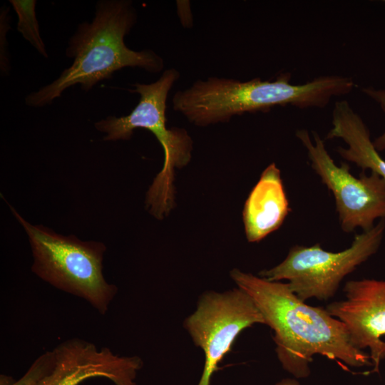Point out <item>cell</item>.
Masks as SVG:
<instances>
[{
  "label": "cell",
  "mask_w": 385,
  "mask_h": 385,
  "mask_svg": "<svg viewBox=\"0 0 385 385\" xmlns=\"http://www.w3.org/2000/svg\"><path fill=\"white\" fill-rule=\"evenodd\" d=\"M274 332L276 354L282 368L296 379L310 374L313 356L321 355L351 367L372 365L369 354L351 342L346 327L322 307L300 299L287 283L270 281L237 269L230 272Z\"/></svg>",
  "instance_id": "obj_1"
},
{
  "label": "cell",
  "mask_w": 385,
  "mask_h": 385,
  "mask_svg": "<svg viewBox=\"0 0 385 385\" xmlns=\"http://www.w3.org/2000/svg\"><path fill=\"white\" fill-rule=\"evenodd\" d=\"M291 78L288 72L279 74L274 81L208 77L176 92L173 108L191 123L207 126L227 122L237 115L268 112L277 106L322 108L333 98L350 93L356 86L351 77L337 75L318 76L302 84H293Z\"/></svg>",
  "instance_id": "obj_2"
},
{
  "label": "cell",
  "mask_w": 385,
  "mask_h": 385,
  "mask_svg": "<svg viewBox=\"0 0 385 385\" xmlns=\"http://www.w3.org/2000/svg\"><path fill=\"white\" fill-rule=\"evenodd\" d=\"M137 19L131 1H98L91 22L78 24L69 38L66 56L73 59L71 65L53 82L28 94L26 105L31 108L50 105L76 84L88 91L123 68H140L153 73L163 71L164 61L155 52L150 49L133 51L125 43V36Z\"/></svg>",
  "instance_id": "obj_3"
},
{
  "label": "cell",
  "mask_w": 385,
  "mask_h": 385,
  "mask_svg": "<svg viewBox=\"0 0 385 385\" xmlns=\"http://www.w3.org/2000/svg\"><path fill=\"white\" fill-rule=\"evenodd\" d=\"M175 68L165 70L150 83H135L130 90L140 96L131 112L124 116L114 115L97 121L94 126L106 133L103 140H129L133 130L144 128L152 132L164 151V164L146 195V207L158 219H163L174 206V171L188 163L191 158L192 140L184 128L166 126V101L168 93L179 79Z\"/></svg>",
  "instance_id": "obj_4"
},
{
  "label": "cell",
  "mask_w": 385,
  "mask_h": 385,
  "mask_svg": "<svg viewBox=\"0 0 385 385\" xmlns=\"http://www.w3.org/2000/svg\"><path fill=\"white\" fill-rule=\"evenodd\" d=\"M10 207L29 236L34 257L32 272L54 287L83 299L101 314H106L118 292V287L108 282L103 274L106 245L32 225Z\"/></svg>",
  "instance_id": "obj_5"
},
{
  "label": "cell",
  "mask_w": 385,
  "mask_h": 385,
  "mask_svg": "<svg viewBox=\"0 0 385 385\" xmlns=\"http://www.w3.org/2000/svg\"><path fill=\"white\" fill-rule=\"evenodd\" d=\"M384 230L385 220H380L371 229L356 234L350 247L337 252L324 250L319 243L294 245L281 263L261 271L259 276L270 281L287 280L292 292L302 301L328 300L346 276L378 251Z\"/></svg>",
  "instance_id": "obj_6"
},
{
  "label": "cell",
  "mask_w": 385,
  "mask_h": 385,
  "mask_svg": "<svg viewBox=\"0 0 385 385\" xmlns=\"http://www.w3.org/2000/svg\"><path fill=\"white\" fill-rule=\"evenodd\" d=\"M312 133L313 141L305 129L297 130L296 137L305 148L312 170L334 196L342 231H367L376 220H385V180L374 172L362 171L356 177L344 162L337 165L324 140L317 132Z\"/></svg>",
  "instance_id": "obj_7"
},
{
  "label": "cell",
  "mask_w": 385,
  "mask_h": 385,
  "mask_svg": "<svg viewBox=\"0 0 385 385\" xmlns=\"http://www.w3.org/2000/svg\"><path fill=\"white\" fill-rule=\"evenodd\" d=\"M255 324H265L264 318L252 299L239 287L222 292L207 291L200 297L195 310L183 322L193 343L204 354L197 385H210L235 339Z\"/></svg>",
  "instance_id": "obj_8"
},
{
  "label": "cell",
  "mask_w": 385,
  "mask_h": 385,
  "mask_svg": "<svg viewBox=\"0 0 385 385\" xmlns=\"http://www.w3.org/2000/svg\"><path fill=\"white\" fill-rule=\"evenodd\" d=\"M344 299L329 304L326 309L344 323L351 344L369 350L373 372L385 359V280H350L344 287Z\"/></svg>",
  "instance_id": "obj_9"
},
{
  "label": "cell",
  "mask_w": 385,
  "mask_h": 385,
  "mask_svg": "<svg viewBox=\"0 0 385 385\" xmlns=\"http://www.w3.org/2000/svg\"><path fill=\"white\" fill-rule=\"evenodd\" d=\"M54 366L38 385H79L91 378H105L115 385H138L143 362L138 356H118L79 338L62 342L53 349Z\"/></svg>",
  "instance_id": "obj_10"
},
{
  "label": "cell",
  "mask_w": 385,
  "mask_h": 385,
  "mask_svg": "<svg viewBox=\"0 0 385 385\" xmlns=\"http://www.w3.org/2000/svg\"><path fill=\"white\" fill-rule=\"evenodd\" d=\"M291 211L279 169L273 163L261 174L244 206L242 217L250 242H257L275 231Z\"/></svg>",
  "instance_id": "obj_11"
},
{
  "label": "cell",
  "mask_w": 385,
  "mask_h": 385,
  "mask_svg": "<svg viewBox=\"0 0 385 385\" xmlns=\"http://www.w3.org/2000/svg\"><path fill=\"white\" fill-rule=\"evenodd\" d=\"M332 125L326 139L339 138L347 145L337 148L341 158L362 171L369 170L378 174L385 180V160L375 148L367 125L347 101L334 103Z\"/></svg>",
  "instance_id": "obj_12"
},
{
  "label": "cell",
  "mask_w": 385,
  "mask_h": 385,
  "mask_svg": "<svg viewBox=\"0 0 385 385\" xmlns=\"http://www.w3.org/2000/svg\"><path fill=\"white\" fill-rule=\"evenodd\" d=\"M18 16L17 30L23 38L44 58L48 55L40 35L36 14V0H9Z\"/></svg>",
  "instance_id": "obj_13"
},
{
  "label": "cell",
  "mask_w": 385,
  "mask_h": 385,
  "mask_svg": "<svg viewBox=\"0 0 385 385\" xmlns=\"http://www.w3.org/2000/svg\"><path fill=\"white\" fill-rule=\"evenodd\" d=\"M55 363L53 350L40 355L27 371L12 385H38L52 371Z\"/></svg>",
  "instance_id": "obj_14"
},
{
  "label": "cell",
  "mask_w": 385,
  "mask_h": 385,
  "mask_svg": "<svg viewBox=\"0 0 385 385\" xmlns=\"http://www.w3.org/2000/svg\"><path fill=\"white\" fill-rule=\"evenodd\" d=\"M9 9L1 7L0 14V68L1 75L8 76L10 72L11 66L9 58L8 43L6 41V34L10 29L9 25Z\"/></svg>",
  "instance_id": "obj_15"
},
{
  "label": "cell",
  "mask_w": 385,
  "mask_h": 385,
  "mask_svg": "<svg viewBox=\"0 0 385 385\" xmlns=\"http://www.w3.org/2000/svg\"><path fill=\"white\" fill-rule=\"evenodd\" d=\"M362 92L375 101L385 113V89H376L373 87L362 88ZM373 144L379 153L385 152V131L373 140Z\"/></svg>",
  "instance_id": "obj_16"
},
{
  "label": "cell",
  "mask_w": 385,
  "mask_h": 385,
  "mask_svg": "<svg viewBox=\"0 0 385 385\" xmlns=\"http://www.w3.org/2000/svg\"><path fill=\"white\" fill-rule=\"evenodd\" d=\"M274 385H300V384L296 379L286 378L277 382Z\"/></svg>",
  "instance_id": "obj_17"
},
{
  "label": "cell",
  "mask_w": 385,
  "mask_h": 385,
  "mask_svg": "<svg viewBox=\"0 0 385 385\" xmlns=\"http://www.w3.org/2000/svg\"><path fill=\"white\" fill-rule=\"evenodd\" d=\"M15 381L12 377L6 375H1L0 385H12Z\"/></svg>",
  "instance_id": "obj_18"
},
{
  "label": "cell",
  "mask_w": 385,
  "mask_h": 385,
  "mask_svg": "<svg viewBox=\"0 0 385 385\" xmlns=\"http://www.w3.org/2000/svg\"><path fill=\"white\" fill-rule=\"evenodd\" d=\"M385 2V1H384Z\"/></svg>",
  "instance_id": "obj_19"
}]
</instances>
